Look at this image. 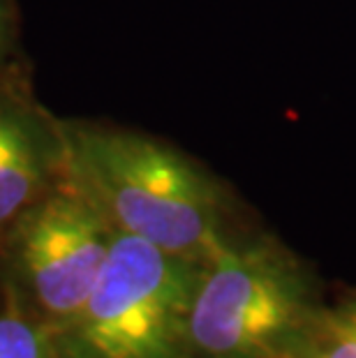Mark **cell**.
<instances>
[{
  "instance_id": "6da1fadb",
  "label": "cell",
  "mask_w": 356,
  "mask_h": 358,
  "mask_svg": "<svg viewBox=\"0 0 356 358\" xmlns=\"http://www.w3.org/2000/svg\"><path fill=\"white\" fill-rule=\"evenodd\" d=\"M81 182L116 231L204 264L222 245V194L199 166L130 132L81 129L72 141Z\"/></svg>"
},
{
  "instance_id": "7a4b0ae2",
  "label": "cell",
  "mask_w": 356,
  "mask_h": 358,
  "mask_svg": "<svg viewBox=\"0 0 356 358\" xmlns=\"http://www.w3.org/2000/svg\"><path fill=\"white\" fill-rule=\"evenodd\" d=\"M315 282L280 241H225L201 264L187 319L204 358H285L317 315Z\"/></svg>"
},
{
  "instance_id": "3957f363",
  "label": "cell",
  "mask_w": 356,
  "mask_h": 358,
  "mask_svg": "<svg viewBox=\"0 0 356 358\" xmlns=\"http://www.w3.org/2000/svg\"><path fill=\"white\" fill-rule=\"evenodd\" d=\"M199 273V262L116 231L77 315L83 347L93 358H180Z\"/></svg>"
},
{
  "instance_id": "277c9868",
  "label": "cell",
  "mask_w": 356,
  "mask_h": 358,
  "mask_svg": "<svg viewBox=\"0 0 356 358\" xmlns=\"http://www.w3.org/2000/svg\"><path fill=\"white\" fill-rule=\"evenodd\" d=\"M111 241L107 213L88 189L44 201L21 234V257L42 306L54 315L77 317L100 278Z\"/></svg>"
},
{
  "instance_id": "5b68a950",
  "label": "cell",
  "mask_w": 356,
  "mask_h": 358,
  "mask_svg": "<svg viewBox=\"0 0 356 358\" xmlns=\"http://www.w3.org/2000/svg\"><path fill=\"white\" fill-rule=\"evenodd\" d=\"M42 182V157L30 127L0 102V222L24 208Z\"/></svg>"
},
{
  "instance_id": "8992f818",
  "label": "cell",
  "mask_w": 356,
  "mask_h": 358,
  "mask_svg": "<svg viewBox=\"0 0 356 358\" xmlns=\"http://www.w3.org/2000/svg\"><path fill=\"white\" fill-rule=\"evenodd\" d=\"M285 358H356V331L340 310L317 312Z\"/></svg>"
},
{
  "instance_id": "52a82bcc",
  "label": "cell",
  "mask_w": 356,
  "mask_h": 358,
  "mask_svg": "<svg viewBox=\"0 0 356 358\" xmlns=\"http://www.w3.org/2000/svg\"><path fill=\"white\" fill-rule=\"evenodd\" d=\"M0 358H47L42 333L19 317L0 319Z\"/></svg>"
},
{
  "instance_id": "ba28073f",
  "label": "cell",
  "mask_w": 356,
  "mask_h": 358,
  "mask_svg": "<svg viewBox=\"0 0 356 358\" xmlns=\"http://www.w3.org/2000/svg\"><path fill=\"white\" fill-rule=\"evenodd\" d=\"M338 310H340V315H343V317L347 319V322L352 324V329L356 331V296H354L352 301H347L345 306H343V308H338Z\"/></svg>"
}]
</instances>
